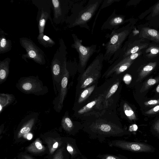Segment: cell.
Returning <instances> with one entry per match:
<instances>
[{
	"label": "cell",
	"instance_id": "13",
	"mask_svg": "<svg viewBox=\"0 0 159 159\" xmlns=\"http://www.w3.org/2000/svg\"><path fill=\"white\" fill-rule=\"evenodd\" d=\"M110 146L117 147L122 149L133 152H150L152 149L151 146L146 144L115 140L109 142Z\"/></svg>",
	"mask_w": 159,
	"mask_h": 159
},
{
	"label": "cell",
	"instance_id": "3",
	"mask_svg": "<svg viewBox=\"0 0 159 159\" xmlns=\"http://www.w3.org/2000/svg\"><path fill=\"white\" fill-rule=\"evenodd\" d=\"M104 61V54L100 53L84 71L80 74L77 79L75 96L82 90L98 82L101 76Z\"/></svg>",
	"mask_w": 159,
	"mask_h": 159
},
{
	"label": "cell",
	"instance_id": "9",
	"mask_svg": "<svg viewBox=\"0 0 159 159\" xmlns=\"http://www.w3.org/2000/svg\"><path fill=\"white\" fill-rule=\"evenodd\" d=\"M74 43L71 47L75 49L78 54L79 61L77 70L80 74L82 73L86 69L88 62L90 58L96 52V44L85 46L82 44V41L75 34H71Z\"/></svg>",
	"mask_w": 159,
	"mask_h": 159
},
{
	"label": "cell",
	"instance_id": "14",
	"mask_svg": "<svg viewBox=\"0 0 159 159\" xmlns=\"http://www.w3.org/2000/svg\"><path fill=\"white\" fill-rule=\"evenodd\" d=\"M69 77V72L66 66L58 91V94L52 102L54 109L58 112L61 111L63 107V101L67 93Z\"/></svg>",
	"mask_w": 159,
	"mask_h": 159
},
{
	"label": "cell",
	"instance_id": "26",
	"mask_svg": "<svg viewBox=\"0 0 159 159\" xmlns=\"http://www.w3.org/2000/svg\"><path fill=\"white\" fill-rule=\"evenodd\" d=\"M15 97L12 94L0 93V111L2 108L11 103L15 99Z\"/></svg>",
	"mask_w": 159,
	"mask_h": 159
},
{
	"label": "cell",
	"instance_id": "38",
	"mask_svg": "<svg viewBox=\"0 0 159 159\" xmlns=\"http://www.w3.org/2000/svg\"><path fill=\"white\" fill-rule=\"evenodd\" d=\"M159 12V3L155 7L153 11V14H156Z\"/></svg>",
	"mask_w": 159,
	"mask_h": 159
},
{
	"label": "cell",
	"instance_id": "37",
	"mask_svg": "<svg viewBox=\"0 0 159 159\" xmlns=\"http://www.w3.org/2000/svg\"><path fill=\"white\" fill-rule=\"evenodd\" d=\"M157 82L156 80L154 79H150L147 81V84L148 86H152L155 84Z\"/></svg>",
	"mask_w": 159,
	"mask_h": 159
},
{
	"label": "cell",
	"instance_id": "30",
	"mask_svg": "<svg viewBox=\"0 0 159 159\" xmlns=\"http://www.w3.org/2000/svg\"><path fill=\"white\" fill-rule=\"evenodd\" d=\"M150 52L148 55V57H154L159 52V48L152 47L148 48L146 51V52Z\"/></svg>",
	"mask_w": 159,
	"mask_h": 159
},
{
	"label": "cell",
	"instance_id": "31",
	"mask_svg": "<svg viewBox=\"0 0 159 159\" xmlns=\"http://www.w3.org/2000/svg\"><path fill=\"white\" fill-rule=\"evenodd\" d=\"M101 159H124L121 155L104 154L98 157Z\"/></svg>",
	"mask_w": 159,
	"mask_h": 159
},
{
	"label": "cell",
	"instance_id": "10",
	"mask_svg": "<svg viewBox=\"0 0 159 159\" xmlns=\"http://www.w3.org/2000/svg\"><path fill=\"white\" fill-rule=\"evenodd\" d=\"M20 45L25 50L26 53L22 54V58L26 62L27 58L31 59L41 65L45 64V54L43 51L30 39L21 37L19 39Z\"/></svg>",
	"mask_w": 159,
	"mask_h": 159
},
{
	"label": "cell",
	"instance_id": "35",
	"mask_svg": "<svg viewBox=\"0 0 159 159\" xmlns=\"http://www.w3.org/2000/svg\"><path fill=\"white\" fill-rule=\"evenodd\" d=\"M159 104V99L158 100H151L144 103L145 105H154Z\"/></svg>",
	"mask_w": 159,
	"mask_h": 159
},
{
	"label": "cell",
	"instance_id": "33",
	"mask_svg": "<svg viewBox=\"0 0 159 159\" xmlns=\"http://www.w3.org/2000/svg\"><path fill=\"white\" fill-rule=\"evenodd\" d=\"M122 80L125 84L129 85L132 81V76L129 74H126L123 77Z\"/></svg>",
	"mask_w": 159,
	"mask_h": 159
},
{
	"label": "cell",
	"instance_id": "12",
	"mask_svg": "<svg viewBox=\"0 0 159 159\" xmlns=\"http://www.w3.org/2000/svg\"><path fill=\"white\" fill-rule=\"evenodd\" d=\"M75 0H52L53 9V23L58 25L65 21Z\"/></svg>",
	"mask_w": 159,
	"mask_h": 159
},
{
	"label": "cell",
	"instance_id": "17",
	"mask_svg": "<svg viewBox=\"0 0 159 159\" xmlns=\"http://www.w3.org/2000/svg\"><path fill=\"white\" fill-rule=\"evenodd\" d=\"M125 17L121 15L117 14L114 11L102 25L101 30H116L125 22Z\"/></svg>",
	"mask_w": 159,
	"mask_h": 159
},
{
	"label": "cell",
	"instance_id": "2",
	"mask_svg": "<svg viewBox=\"0 0 159 159\" xmlns=\"http://www.w3.org/2000/svg\"><path fill=\"white\" fill-rule=\"evenodd\" d=\"M103 0L75 1L70 10L71 14L67 17L65 22L69 28L77 26L89 30L88 23L91 20L103 2Z\"/></svg>",
	"mask_w": 159,
	"mask_h": 159
},
{
	"label": "cell",
	"instance_id": "34",
	"mask_svg": "<svg viewBox=\"0 0 159 159\" xmlns=\"http://www.w3.org/2000/svg\"><path fill=\"white\" fill-rule=\"evenodd\" d=\"M159 112V105L156 106L153 108L145 112L147 114H156Z\"/></svg>",
	"mask_w": 159,
	"mask_h": 159
},
{
	"label": "cell",
	"instance_id": "16",
	"mask_svg": "<svg viewBox=\"0 0 159 159\" xmlns=\"http://www.w3.org/2000/svg\"><path fill=\"white\" fill-rule=\"evenodd\" d=\"M61 125L64 130L73 134L78 133L83 129L82 123L73 120L69 116L67 111L65 113L62 118Z\"/></svg>",
	"mask_w": 159,
	"mask_h": 159
},
{
	"label": "cell",
	"instance_id": "39",
	"mask_svg": "<svg viewBox=\"0 0 159 159\" xmlns=\"http://www.w3.org/2000/svg\"><path fill=\"white\" fill-rule=\"evenodd\" d=\"M33 137V135L31 133L28 134L26 135V138L28 140H31Z\"/></svg>",
	"mask_w": 159,
	"mask_h": 159
},
{
	"label": "cell",
	"instance_id": "6",
	"mask_svg": "<svg viewBox=\"0 0 159 159\" xmlns=\"http://www.w3.org/2000/svg\"><path fill=\"white\" fill-rule=\"evenodd\" d=\"M59 46L55 53L51 64V70L55 94L57 93L67 66V48L62 38Z\"/></svg>",
	"mask_w": 159,
	"mask_h": 159
},
{
	"label": "cell",
	"instance_id": "15",
	"mask_svg": "<svg viewBox=\"0 0 159 159\" xmlns=\"http://www.w3.org/2000/svg\"><path fill=\"white\" fill-rule=\"evenodd\" d=\"M98 82L81 90L75 96V99L72 108L73 111L83 106L91 97L98 86Z\"/></svg>",
	"mask_w": 159,
	"mask_h": 159
},
{
	"label": "cell",
	"instance_id": "7",
	"mask_svg": "<svg viewBox=\"0 0 159 159\" xmlns=\"http://www.w3.org/2000/svg\"><path fill=\"white\" fill-rule=\"evenodd\" d=\"M104 92L102 85L97 86L85 104L74 111V116L82 120L90 116L97 114L104 110Z\"/></svg>",
	"mask_w": 159,
	"mask_h": 159
},
{
	"label": "cell",
	"instance_id": "23",
	"mask_svg": "<svg viewBox=\"0 0 159 159\" xmlns=\"http://www.w3.org/2000/svg\"><path fill=\"white\" fill-rule=\"evenodd\" d=\"M66 149L72 157L77 158V159H84L76 144L75 140H74L71 143L68 142L67 143Z\"/></svg>",
	"mask_w": 159,
	"mask_h": 159
},
{
	"label": "cell",
	"instance_id": "29",
	"mask_svg": "<svg viewBox=\"0 0 159 159\" xmlns=\"http://www.w3.org/2000/svg\"><path fill=\"white\" fill-rule=\"evenodd\" d=\"M120 0H103V2H102L101 6L99 8V11H98V13L97 14L96 17L95 18V19L94 22L96 21V20L97 17L98 16V15L99 13L100 12V11L102 9L106 8L109 6L111 5L113 3L115 2H118Z\"/></svg>",
	"mask_w": 159,
	"mask_h": 159
},
{
	"label": "cell",
	"instance_id": "32",
	"mask_svg": "<svg viewBox=\"0 0 159 159\" xmlns=\"http://www.w3.org/2000/svg\"><path fill=\"white\" fill-rule=\"evenodd\" d=\"M64 149L63 148L59 149L54 156L53 159H64L63 154Z\"/></svg>",
	"mask_w": 159,
	"mask_h": 159
},
{
	"label": "cell",
	"instance_id": "41",
	"mask_svg": "<svg viewBox=\"0 0 159 159\" xmlns=\"http://www.w3.org/2000/svg\"><path fill=\"white\" fill-rule=\"evenodd\" d=\"M22 157L23 159H33L30 156L26 155H23Z\"/></svg>",
	"mask_w": 159,
	"mask_h": 159
},
{
	"label": "cell",
	"instance_id": "27",
	"mask_svg": "<svg viewBox=\"0 0 159 159\" xmlns=\"http://www.w3.org/2000/svg\"><path fill=\"white\" fill-rule=\"evenodd\" d=\"M156 62H150L144 66L140 71L136 81H140L151 72L157 65Z\"/></svg>",
	"mask_w": 159,
	"mask_h": 159
},
{
	"label": "cell",
	"instance_id": "1",
	"mask_svg": "<svg viewBox=\"0 0 159 159\" xmlns=\"http://www.w3.org/2000/svg\"><path fill=\"white\" fill-rule=\"evenodd\" d=\"M81 120L82 130L90 138L97 139L100 142L108 138L122 136L126 133L116 111L104 110Z\"/></svg>",
	"mask_w": 159,
	"mask_h": 159
},
{
	"label": "cell",
	"instance_id": "20",
	"mask_svg": "<svg viewBox=\"0 0 159 159\" xmlns=\"http://www.w3.org/2000/svg\"><path fill=\"white\" fill-rule=\"evenodd\" d=\"M7 35L3 30H0V53L3 54L10 51L12 48V43L10 39L6 38Z\"/></svg>",
	"mask_w": 159,
	"mask_h": 159
},
{
	"label": "cell",
	"instance_id": "40",
	"mask_svg": "<svg viewBox=\"0 0 159 159\" xmlns=\"http://www.w3.org/2000/svg\"><path fill=\"white\" fill-rule=\"evenodd\" d=\"M131 127L133 128L131 129L132 131H136L138 129L137 125L135 124L132 125Z\"/></svg>",
	"mask_w": 159,
	"mask_h": 159
},
{
	"label": "cell",
	"instance_id": "36",
	"mask_svg": "<svg viewBox=\"0 0 159 159\" xmlns=\"http://www.w3.org/2000/svg\"><path fill=\"white\" fill-rule=\"evenodd\" d=\"M154 129L159 134V119L153 125Z\"/></svg>",
	"mask_w": 159,
	"mask_h": 159
},
{
	"label": "cell",
	"instance_id": "8",
	"mask_svg": "<svg viewBox=\"0 0 159 159\" xmlns=\"http://www.w3.org/2000/svg\"><path fill=\"white\" fill-rule=\"evenodd\" d=\"M17 88L26 94L43 95L48 92V88L44 86L38 76H30L21 77L16 84Z\"/></svg>",
	"mask_w": 159,
	"mask_h": 159
},
{
	"label": "cell",
	"instance_id": "5",
	"mask_svg": "<svg viewBox=\"0 0 159 159\" xmlns=\"http://www.w3.org/2000/svg\"><path fill=\"white\" fill-rule=\"evenodd\" d=\"M123 74L113 75L101 84L104 92V110L116 112L122 88Z\"/></svg>",
	"mask_w": 159,
	"mask_h": 159
},
{
	"label": "cell",
	"instance_id": "11",
	"mask_svg": "<svg viewBox=\"0 0 159 159\" xmlns=\"http://www.w3.org/2000/svg\"><path fill=\"white\" fill-rule=\"evenodd\" d=\"M32 2L38 9L36 20L39 34L44 33L45 24L48 19H49L52 24L53 25L51 16V9L53 8L52 0H33Z\"/></svg>",
	"mask_w": 159,
	"mask_h": 159
},
{
	"label": "cell",
	"instance_id": "42",
	"mask_svg": "<svg viewBox=\"0 0 159 159\" xmlns=\"http://www.w3.org/2000/svg\"><path fill=\"white\" fill-rule=\"evenodd\" d=\"M156 91L157 93H159V84L157 87L156 89Z\"/></svg>",
	"mask_w": 159,
	"mask_h": 159
},
{
	"label": "cell",
	"instance_id": "4",
	"mask_svg": "<svg viewBox=\"0 0 159 159\" xmlns=\"http://www.w3.org/2000/svg\"><path fill=\"white\" fill-rule=\"evenodd\" d=\"M130 33L127 27H122L112 30L106 37L109 40L105 44L104 61L111 64L118 57L123 44Z\"/></svg>",
	"mask_w": 159,
	"mask_h": 159
},
{
	"label": "cell",
	"instance_id": "18",
	"mask_svg": "<svg viewBox=\"0 0 159 159\" xmlns=\"http://www.w3.org/2000/svg\"><path fill=\"white\" fill-rule=\"evenodd\" d=\"M38 116V113L35 112L27 115L22 119V125L18 134V138L30 132L37 120Z\"/></svg>",
	"mask_w": 159,
	"mask_h": 159
},
{
	"label": "cell",
	"instance_id": "25",
	"mask_svg": "<svg viewBox=\"0 0 159 159\" xmlns=\"http://www.w3.org/2000/svg\"><path fill=\"white\" fill-rule=\"evenodd\" d=\"M45 148L42 144L41 142L38 139H37L27 148V150L33 153H39L43 152Z\"/></svg>",
	"mask_w": 159,
	"mask_h": 159
},
{
	"label": "cell",
	"instance_id": "28",
	"mask_svg": "<svg viewBox=\"0 0 159 159\" xmlns=\"http://www.w3.org/2000/svg\"><path fill=\"white\" fill-rule=\"evenodd\" d=\"M48 144L51 154H52L59 145V143L55 139H51L48 142Z\"/></svg>",
	"mask_w": 159,
	"mask_h": 159
},
{
	"label": "cell",
	"instance_id": "22",
	"mask_svg": "<svg viewBox=\"0 0 159 159\" xmlns=\"http://www.w3.org/2000/svg\"><path fill=\"white\" fill-rule=\"evenodd\" d=\"M141 35L142 38L159 42V32L155 29L144 28L141 31Z\"/></svg>",
	"mask_w": 159,
	"mask_h": 159
},
{
	"label": "cell",
	"instance_id": "24",
	"mask_svg": "<svg viewBox=\"0 0 159 159\" xmlns=\"http://www.w3.org/2000/svg\"><path fill=\"white\" fill-rule=\"evenodd\" d=\"M37 39L39 43L45 48L52 47L55 44V42L52 39L44 33L39 34Z\"/></svg>",
	"mask_w": 159,
	"mask_h": 159
},
{
	"label": "cell",
	"instance_id": "19",
	"mask_svg": "<svg viewBox=\"0 0 159 159\" xmlns=\"http://www.w3.org/2000/svg\"><path fill=\"white\" fill-rule=\"evenodd\" d=\"M11 59L7 57L0 61V84L4 82L8 77L9 73Z\"/></svg>",
	"mask_w": 159,
	"mask_h": 159
},
{
	"label": "cell",
	"instance_id": "43",
	"mask_svg": "<svg viewBox=\"0 0 159 159\" xmlns=\"http://www.w3.org/2000/svg\"><path fill=\"white\" fill-rule=\"evenodd\" d=\"M84 159L81 158V159Z\"/></svg>",
	"mask_w": 159,
	"mask_h": 159
},
{
	"label": "cell",
	"instance_id": "21",
	"mask_svg": "<svg viewBox=\"0 0 159 159\" xmlns=\"http://www.w3.org/2000/svg\"><path fill=\"white\" fill-rule=\"evenodd\" d=\"M120 108L121 113L123 114L129 120L132 121L136 119L134 111L130 105L126 102H121L120 103Z\"/></svg>",
	"mask_w": 159,
	"mask_h": 159
}]
</instances>
